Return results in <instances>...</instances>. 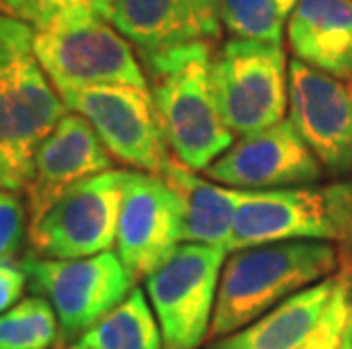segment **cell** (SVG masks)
<instances>
[{
    "instance_id": "2e32d148",
    "label": "cell",
    "mask_w": 352,
    "mask_h": 349,
    "mask_svg": "<svg viewBox=\"0 0 352 349\" xmlns=\"http://www.w3.org/2000/svg\"><path fill=\"white\" fill-rule=\"evenodd\" d=\"M287 32L302 64L341 82L352 77V0H300Z\"/></svg>"
},
{
    "instance_id": "52a82bcc",
    "label": "cell",
    "mask_w": 352,
    "mask_h": 349,
    "mask_svg": "<svg viewBox=\"0 0 352 349\" xmlns=\"http://www.w3.org/2000/svg\"><path fill=\"white\" fill-rule=\"evenodd\" d=\"M212 91L232 134L250 136L284 121L289 64L282 46L230 39L212 57Z\"/></svg>"
},
{
    "instance_id": "d4e9b609",
    "label": "cell",
    "mask_w": 352,
    "mask_h": 349,
    "mask_svg": "<svg viewBox=\"0 0 352 349\" xmlns=\"http://www.w3.org/2000/svg\"><path fill=\"white\" fill-rule=\"evenodd\" d=\"M28 288V277L23 265L16 261L0 263V315L10 311L14 304L23 300V291Z\"/></svg>"
},
{
    "instance_id": "ffe728a7",
    "label": "cell",
    "mask_w": 352,
    "mask_h": 349,
    "mask_svg": "<svg viewBox=\"0 0 352 349\" xmlns=\"http://www.w3.org/2000/svg\"><path fill=\"white\" fill-rule=\"evenodd\" d=\"M300 0H219L221 25L234 39L282 46L284 23Z\"/></svg>"
},
{
    "instance_id": "3957f363",
    "label": "cell",
    "mask_w": 352,
    "mask_h": 349,
    "mask_svg": "<svg viewBox=\"0 0 352 349\" xmlns=\"http://www.w3.org/2000/svg\"><path fill=\"white\" fill-rule=\"evenodd\" d=\"M34 29L0 12V189L23 193L34 154L69 114L34 55Z\"/></svg>"
},
{
    "instance_id": "484cf974",
    "label": "cell",
    "mask_w": 352,
    "mask_h": 349,
    "mask_svg": "<svg viewBox=\"0 0 352 349\" xmlns=\"http://www.w3.org/2000/svg\"><path fill=\"white\" fill-rule=\"evenodd\" d=\"M350 95H352V88H350Z\"/></svg>"
},
{
    "instance_id": "7a4b0ae2",
    "label": "cell",
    "mask_w": 352,
    "mask_h": 349,
    "mask_svg": "<svg viewBox=\"0 0 352 349\" xmlns=\"http://www.w3.org/2000/svg\"><path fill=\"white\" fill-rule=\"evenodd\" d=\"M341 268V250L320 241H289L232 252L221 272L209 340L252 324L296 293L339 274Z\"/></svg>"
},
{
    "instance_id": "4fadbf2b",
    "label": "cell",
    "mask_w": 352,
    "mask_h": 349,
    "mask_svg": "<svg viewBox=\"0 0 352 349\" xmlns=\"http://www.w3.org/2000/svg\"><path fill=\"white\" fill-rule=\"evenodd\" d=\"M289 121L327 175H352V95L341 80L289 62Z\"/></svg>"
},
{
    "instance_id": "ba28073f",
    "label": "cell",
    "mask_w": 352,
    "mask_h": 349,
    "mask_svg": "<svg viewBox=\"0 0 352 349\" xmlns=\"http://www.w3.org/2000/svg\"><path fill=\"white\" fill-rule=\"evenodd\" d=\"M228 250L182 243L146 279L164 349H200L209 340Z\"/></svg>"
},
{
    "instance_id": "9a60e30c",
    "label": "cell",
    "mask_w": 352,
    "mask_h": 349,
    "mask_svg": "<svg viewBox=\"0 0 352 349\" xmlns=\"http://www.w3.org/2000/svg\"><path fill=\"white\" fill-rule=\"evenodd\" d=\"M111 25L139 55L214 41L221 36L219 0H116Z\"/></svg>"
},
{
    "instance_id": "603a6c76",
    "label": "cell",
    "mask_w": 352,
    "mask_h": 349,
    "mask_svg": "<svg viewBox=\"0 0 352 349\" xmlns=\"http://www.w3.org/2000/svg\"><path fill=\"white\" fill-rule=\"evenodd\" d=\"M300 349H352V261L343 263L323 320Z\"/></svg>"
},
{
    "instance_id": "5bb4252c",
    "label": "cell",
    "mask_w": 352,
    "mask_h": 349,
    "mask_svg": "<svg viewBox=\"0 0 352 349\" xmlns=\"http://www.w3.org/2000/svg\"><path fill=\"white\" fill-rule=\"evenodd\" d=\"M111 168L114 159L94 128L69 111L34 154L32 177L23 191L30 222L46 213L76 184Z\"/></svg>"
},
{
    "instance_id": "ac0fdd59",
    "label": "cell",
    "mask_w": 352,
    "mask_h": 349,
    "mask_svg": "<svg viewBox=\"0 0 352 349\" xmlns=\"http://www.w3.org/2000/svg\"><path fill=\"white\" fill-rule=\"evenodd\" d=\"M164 180L177 191L182 200L184 243L230 250L239 204L243 202L248 191L219 186L212 180H205L193 170L184 168L175 159L164 173Z\"/></svg>"
},
{
    "instance_id": "30bf717a",
    "label": "cell",
    "mask_w": 352,
    "mask_h": 349,
    "mask_svg": "<svg viewBox=\"0 0 352 349\" xmlns=\"http://www.w3.org/2000/svg\"><path fill=\"white\" fill-rule=\"evenodd\" d=\"M125 170L111 168L69 189L46 213L30 222V254L85 258L116 248Z\"/></svg>"
},
{
    "instance_id": "9c48e42d",
    "label": "cell",
    "mask_w": 352,
    "mask_h": 349,
    "mask_svg": "<svg viewBox=\"0 0 352 349\" xmlns=\"http://www.w3.org/2000/svg\"><path fill=\"white\" fill-rule=\"evenodd\" d=\"M59 95L66 109L91 125L114 161L160 177L173 163L151 88L114 84L73 88Z\"/></svg>"
},
{
    "instance_id": "8992f818",
    "label": "cell",
    "mask_w": 352,
    "mask_h": 349,
    "mask_svg": "<svg viewBox=\"0 0 352 349\" xmlns=\"http://www.w3.org/2000/svg\"><path fill=\"white\" fill-rule=\"evenodd\" d=\"M32 46L59 93L114 84L148 88L137 50L104 19H76L34 29Z\"/></svg>"
},
{
    "instance_id": "6da1fadb",
    "label": "cell",
    "mask_w": 352,
    "mask_h": 349,
    "mask_svg": "<svg viewBox=\"0 0 352 349\" xmlns=\"http://www.w3.org/2000/svg\"><path fill=\"white\" fill-rule=\"evenodd\" d=\"M212 57L207 41L141 55L170 154L193 173H205L234 143L214 100Z\"/></svg>"
},
{
    "instance_id": "cb8c5ba5",
    "label": "cell",
    "mask_w": 352,
    "mask_h": 349,
    "mask_svg": "<svg viewBox=\"0 0 352 349\" xmlns=\"http://www.w3.org/2000/svg\"><path fill=\"white\" fill-rule=\"evenodd\" d=\"M30 215L21 193L0 189V263L16 261L28 243Z\"/></svg>"
},
{
    "instance_id": "e0dca14e",
    "label": "cell",
    "mask_w": 352,
    "mask_h": 349,
    "mask_svg": "<svg viewBox=\"0 0 352 349\" xmlns=\"http://www.w3.org/2000/svg\"><path fill=\"white\" fill-rule=\"evenodd\" d=\"M339 286V274L289 297L259 320L200 349H300L314 336Z\"/></svg>"
},
{
    "instance_id": "7402d4cb",
    "label": "cell",
    "mask_w": 352,
    "mask_h": 349,
    "mask_svg": "<svg viewBox=\"0 0 352 349\" xmlns=\"http://www.w3.org/2000/svg\"><path fill=\"white\" fill-rule=\"evenodd\" d=\"M116 0H0V12L23 21L32 29H43L76 19L114 16Z\"/></svg>"
},
{
    "instance_id": "277c9868",
    "label": "cell",
    "mask_w": 352,
    "mask_h": 349,
    "mask_svg": "<svg viewBox=\"0 0 352 349\" xmlns=\"http://www.w3.org/2000/svg\"><path fill=\"white\" fill-rule=\"evenodd\" d=\"M289 241L332 243L341 250L343 263L352 261V182L245 193L230 254Z\"/></svg>"
},
{
    "instance_id": "5b68a950",
    "label": "cell",
    "mask_w": 352,
    "mask_h": 349,
    "mask_svg": "<svg viewBox=\"0 0 352 349\" xmlns=\"http://www.w3.org/2000/svg\"><path fill=\"white\" fill-rule=\"evenodd\" d=\"M32 295L43 297L57 315L59 349L87 333L137 288L116 250L85 258H39L21 261Z\"/></svg>"
},
{
    "instance_id": "7c38bea8",
    "label": "cell",
    "mask_w": 352,
    "mask_h": 349,
    "mask_svg": "<svg viewBox=\"0 0 352 349\" xmlns=\"http://www.w3.org/2000/svg\"><path fill=\"white\" fill-rule=\"evenodd\" d=\"M207 180L239 191H277L311 186L325 168L284 118L257 134L241 136L205 170Z\"/></svg>"
},
{
    "instance_id": "44dd1931",
    "label": "cell",
    "mask_w": 352,
    "mask_h": 349,
    "mask_svg": "<svg viewBox=\"0 0 352 349\" xmlns=\"http://www.w3.org/2000/svg\"><path fill=\"white\" fill-rule=\"evenodd\" d=\"M57 345L59 322L43 297H23L0 315V349H52Z\"/></svg>"
},
{
    "instance_id": "8fae6325",
    "label": "cell",
    "mask_w": 352,
    "mask_h": 349,
    "mask_svg": "<svg viewBox=\"0 0 352 349\" xmlns=\"http://www.w3.org/2000/svg\"><path fill=\"white\" fill-rule=\"evenodd\" d=\"M184 241L177 191L160 175L125 170L116 254L134 281H146Z\"/></svg>"
},
{
    "instance_id": "d6986e66",
    "label": "cell",
    "mask_w": 352,
    "mask_h": 349,
    "mask_svg": "<svg viewBox=\"0 0 352 349\" xmlns=\"http://www.w3.org/2000/svg\"><path fill=\"white\" fill-rule=\"evenodd\" d=\"M66 349H164L162 329L146 291L137 286L125 302Z\"/></svg>"
}]
</instances>
